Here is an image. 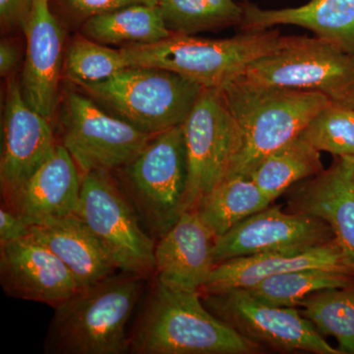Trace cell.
<instances>
[{
  "instance_id": "9",
  "label": "cell",
  "mask_w": 354,
  "mask_h": 354,
  "mask_svg": "<svg viewBox=\"0 0 354 354\" xmlns=\"http://www.w3.org/2000/svg\"><path fill=\"white\" fill-rule=\"evenodd\" d=\"M62 145L81 174L113 172L132 162L153 135L109 114L90 97L70 92L62 114Z\"/></svg>"
},
{
  "instance_id": "10",
  "label": "cell",
  "mask_w": 354,
  "mask_h": 354,
  "mask_svg": "<svg viewBox=\"0 0 354 354\" xmlns=\"http://www.w3.org/2000/svg\"><path fill=\"white\" fill-rule=\"evenodd\" d=\"M201 297L216 318L260 346L281 351L342 354L295 307L265 304L244 288L205 293Z\"/></svg>"
},
{
  "instance_id": "34",
  "label": "cell",
  "mask_w": 354,
  "mask_h": 354,
  "mask_svg": "<svg viewBox=\"0 0 354 354\" xmlns=\"http://www.w3.org/2000/svg\"><path fill=\"white\" fill-rule=\"evenodd\" d=\"M342 162L346 165V169L349 172V176L353 178L354 183V153L353 155L346 156V157L341 158Z\"/></svg>"
},
{
  "instance_id": "8",
  "label": "cell",
  "mask_w": 354,
  "mask_h": 354,
  "mask_svg": "<svg viewBox=\"0 0 354 354\" xmlns=\"http://www.w3.org/2000/svg\"><path fill=\"white\" fill-rule=\"evenodd\" d=\"M242 75L255 83L319 93L332 104L354 109L353 53L319 38L292 37Z\"/></svg>"
},
{
  "instance_id": "30",
  "label": "cell",
  "mask_w": 354,
  "mask_h": 354,
  "mask_svg": "<svg viewBox=\"0 0 354 354\" xmlns=\"http://www.w3.org/2000/svg\"><path fill=\"white\" fill-rule=\"evenodd\" d=\"M76 17L87 20L99 14L111 12L135 4L158 6V0H62Z\"/></svg>"
},
{
  "instance_id": "17",
  "label": "cell",
  "mask_w": 354,
  "mask_h": 354,
  "mask_svg": "<svg viewBox=\"0 0 354 354\" xmlns=\"http://www.w3.org/2000/svg\"><path fill=\"white\" fill-rule=\"evenodd\" d=\"M82 174L62 144L2 204L31 225L76 214Z\"/></svg>"
},
{
  "instance_id": "21",
  "label": "cell",
  "mask_w": 354,
  "mask_h": 354,
  "mask_svg": "<svg viewBox=\"0 0 354 354\" xmlns=\"http://www.w3.org/2000/svg\"><path fill=\"white\" fill-rule=\"evenodd\" d=\"M31 232L69 268L80 288L120 272L108 251L76 214L32 225Z\"/></svg>"
},
{
  "instance_id": "11",
  "label": "cell",
  "mask_w": 354,
  "mask_h": 354,
  "mask_svg": "<svg viewBox=\"0 0 354 354\" xmlns=\"http://www.w3.org/2000/svg\"><path fill=\"white\" fill-rule=\"evenodd\" d=\"M187 160L183 213L227 178L237 140V127L220 88L202 90L183 124Z\"/></svg>"
},
{
  "instance_id": "5",
  "label": "cell",
  "mask_w": 354,
  "mask_h": 354,
  "mask_svg": "<svg viewBox=\"0 0 354 354\" xmlns=\"http://www.w3.org/2000/svg\"><path fill=\"white\" fill-rule=\"evenodd\" d=\"M156 241L183 214L187 160L183 125L153 135L132 162L111 172Z\"/></svg>"
},
{
  "instance_id": "33",
  "label": "cell",
  "mask_w": 354,
  "mask_h": 354,
  "mask_svg": "<svg viewBox=\"0 0 354 354\" xmlns=\"http://www.w3.org/2000/svg\"><path fill=\"white\" fill-rule=\"evenodd\" d=\"M20 53L17 46L12 41H2L0 44V74L8 75L19 62Z\"/></svg>"
},
{
  "instance_id": "26",
  "label": "cell",
  "mask_w": 354,
  "mask_h": 354,
  "mask_svg": "<svg viewBox=\"0 0 354 354\" xmlns=\"http://www.w3.org/2000/svg\"><path fill=\"white\" fill-rule=\"evenodd\" d=\"M158 6L171 34L193 35L243 22V6L234 0H158Z\"/></svg>"
},
{
  "instance_id": "27",
  "label": "cell",
  "mask_w": 354,
  "mask_h": 354,
  "mask_svg": "<svg viewBox=\"0 0 354 354\" xmlns=\"http://www.w3.org/2000/svg\"><path fill=\"white\" fill-rule=\"evenodd\" d=\"M298 306L320 334L337 339L342 353L354 354V283L319 291Z\"/></svg>"
},
{
  "instance_id": "20",
  "label": "cell",
  "mask_w": 354,
  "mask_h": 354,
  "mask_svg": "<svg viewBox=\"0 0 354 354\" xmlns=\"http://www.w3.org/2000/svg\"><path fill=\"white\" fill-rule=\"evenodd\" d=\"M243 8V32L297 26L354 55V0H311L305 6L283 9H262L247 3Z\"/></svg>"
},
{
  "instance_id": "2",
  "label": "cell",
  "mask_w": 354,
  "mask_h": 354,
  "mask_svg": "<svg viewBox=\"0 0 354 354\" xmlns=\"http://www.w3.org/2000/svg\"><path fill=\"white\" fill-rule=\"evenodd\" d=\"M256 344L216 318L200 292L174 290L156 279L129 335L135 354H252Z\"/></svg>"
},
{
  "instance_id": "19",
  "label": "cell",
  "mask_w": 354,
  "mask_h": 354,
  "mask_svg": "<svg viewBox=\"0 0 354 354\" xmlns=\"http://www.w3.org/2000/svg\"><path fill=\"white\" fill-rule=\"evenodd\" d=\"M288 208L326 221L354 268V183L341 158L291 191Z\"/></svg>"
},
{
  "instance_id": "24",
  "label": "cell",
  "mask_w": 354,
  "mask_h": 354,
  "mask_svg": "<svg viewBox=\"0 0 354 354\" xmlns=\"http://www.w3.org/2000/svg\"><path fill=\"white\" fill-rule=\"evenodd\" d=\"M322 171L320 152L297 136L263 158L249 177L274 201L295 183Z\"/></svg>"
},
{
  "instance_id": "18",
  "label": "cell",
  "mask_w": 354,
  "mask_h": 354,
  "mask_svg": "<svg viewBox=\"0 0 354 354\" xmlns=\"http://www.w3.org/2000/svg\"><path fill=\"white\" fill-rule=\"evenodd\" d=\"M307 268L354 272L335 239L308 250L255 254L225 261L214 268L200 293L221 292L235 288L247 290L270 277Z\"/></svg>"
},
{
  "instance_id": "6",
  "label": "cell",
  "mask_w": 354,
  "mask_h": 354,
  "mask_svg": "<svg viewBox=\"0 0 354 354\" xmlns=\"http://www.w3.org/2000/svg\"><path fill=\"white\" fill-rule=\"evenodd\" d=\"M80 87L114 115L151 135L183 125L204 88L176 72L147 66L127 67Z\"/></svg>"
},
{
  "instance_id": "32",
  "label": "cell",
  "mask_w": 354,
  "mask_h": 354,
  "mask_svg": "<svg viewBox=\"0 0 354 354\" xmlns=\"http://www.w3.org/2000/svg\"><path fill=\"white\" fill-rule=\"evenodd\" d=\"M34 0H0L2 25L10 29H25L31 15Z\"/></svg>"
},
{
  "instance_id": "22",
  "label": "cell",
  "mask_w": 354,
  "mask_h": 354,
  "mask_svg": "<svg viewBox=\"0 0 354 354\" xmlns=\"http://www.w3.org/2000/svg\"><path fill=\"white\" fill-rule=\"evenodd\" d=\"M83 36L106 44H150L171 36L158 6L135 4L85 21Z\"/></svg>"
},
{
  "instance_id": "31",
  "label": "cell",
  "mask_w": 354,
  "mask_h": 354,
  "mask_svg": "<svg viewBox=\"0 0 354 354\" xmlns=\"http://www.w3.org/2000/svg\"><path fill=\"white\" fill-rule=\"evenodd\" d=\"M32 225L12 209L2 204L0 208V245L31 234Z\"/></svg>"
},
{
  "instance_id": "16",
  "label": "cell",
  "mask_w": 354,
  "mask_h": 354,
  "mask_svg": "<svg viewBox=\"0 0 354 354\" xmlns=\"http://www.w3.org/2000/svg\"><path fill=\"white\" fill-rule=\"evenodd\" d=\"M216 239L196 211L184 212L156 242V279L174 290L200 292L216 267Z\"/></svg>"
},
{
  "instance_id": "4",
  "label": "cell",
  "mask_w": 354,
  "mask_h": 354,
  "mask_svg": "<svg viewBox=\"0 0 354 354\" xmlns=\"http://www.w3.org/2000/svg\"><path fill=\"white\" fill-rule=\"evenodd\" d=\"M291 39L272 29L221 39L172 34L158 43L123 46L122 50L130 66L169 70L203 88H221L256 60L285 48Z\"/></svg>"
},
{
  "instance_id": "15",
  "label": "cell",
  "mask_w": 354,
  "mask_h": 354,
  "mask_svg": "<svg viewBox=\"0 0 354 354\" xmlns=\"http://www.w3.org/2000/svg\"><path fill=\"white\" fill-rule=\"evenodd\" d=\"M23 32L26 37L23 97L31 108L50 120L57 108L64 32L51 12L48 0H34Z\"/></svg>"
},
{
  "instance_id": "25",
  "label": "cell",
  "mask_w": 354,
  "mask_h": 354,
  "mask_svg": "<svg viewBox=\"0 0 354 354\" xmlns=\"http://www.w3.org/2000/svg\"><path fill=\"white\" fill-rule=\"evenodd\" d=\"M353 283L354 272L330 268H307L270 277L247 290L265 304L295 307L319 291L346 288Z\"/></svg>"
},
{
  "instance_id": "3",
  "label": "cell",
  "mask_w": 354,
  "mask_h": 354,
  "mask_svg": "<svg viewBox=\"0 0 354 354\" xmlns=\"http://www.w3.org/2000/svg\"><path fill=\"white\" fill-rule=\"evenodd\" d=\"M147 279L120 272L81 288L55 307L44 351L48 354L129 353L127 326Z\"/></svg>"
},
{
  "instance_id": "12",
  "label": "cell",
  "mask_w": 354,
  "mask_h": 354,
  "mask_svg": "<svg viewBox=\"0 0 354 354\" xmlns=\"http://www.w3.org/2000/svg\"><path fill=\"white\" fill-rule=\"evenodd\" d=\"M335 239L326 221L305 213L268 207L216 239L215 265L255 254L305 251Z\"/></svg>"
},
{
  "instance_id": "7",
  "label": "cell",
  "mask_w": 354,
  "mask_h": 354,
  "mask_svg": "<svg viewBox=\"0 0 354 354\" xmlns=\"http://www.w3.org/2000/svg\"><path fill=\"white\" fill-rule=\"evenodd\" d=\"M76 215L90 228L120 272L147 279L155 276L156 241L111 172L83 174Z\"/></svg>"
},
{
  "instance_id": "14",
  "label": "cell",
  "mask_w": 354,
  "mask_h": 354,
  "mask_svg": "<svg viewBox=\"0 0 354 354\" xmlns=\"http://www.w3.org/2000/svg\"><path fill=\"white\" fill-rule=\"evenodd\" d=\"M57 145L50 120L27 104L19 84L9 81L2 118V199L23 185Z\"/></svg>"
},
{
  "instance_id": "29",
  "label": "cell",
  "mask_w": 354,
  "mask_h": 354,
  "mask_svg": "<svg viewBox=\"0 0 354 354\" xmlns=\"http://www.w3.org/2000/svg\"><path fill=\"white\" fill-rule=\"evenodd\" d=\"M299 136L319 152L337 158L354 153V109L328 104L315 114Z\"/></svg>"
},
{
  "instance_id": "28",
  "label": "cell",
  "mask_w": 354,
  "mask_h": 354,
  "mask_svg": "<svg viewBox=\"0 0 354 354\" xmlns=\"http://www.w3.org/2000/svg\"><path fill=\"white\" fill-rule=\"evenodd\" d=\"M127 67L122 48L114 50L85 36L72 41L65 62L67 75L79 86L101 82Z\"/></svg>"
},
{
  "instance_id": "13",
  "label": "cell",
  "mask_w": 354,
  "mask_h": 354,
  "mask_svg": "<svg viewBox=\"0 0 354 354\" xmlns=\"http://www.w3.org/2000/svg\"><path fill=\"white\" fill-rule=\"evenodd\" d=\"M0 285L8 297L53 308L81 290L69 268L32 232L0 245Z\"/></svg>"
},
{
  "instance_id": "1",
  "label": "cell",
  "mask_w": 354,
  "mask_h": 354,
  "mask_svg": "<svg viewBox=\"0 0 354 354\" xmlns=\"http://www.w3.org/2000/svg\"><path fill=\"white\" fill-rule=\"evenodd\" d=\"M220 90L237 127L227 178L250 176L263 158L299 136L330 104L319 93L255 83L243 75Z\"/></svg>"
},
{
  "instance_id": "23",
  "label": "cell",
  "mask_w": 354,
  "mask_h": 354,
  "mask_svg": "<svg viewBox=\"0 0 354 354\" xmlns=\"http://www.w3.org/2000/svg\"><path fill=\"white\" fill-rule=\"evenodd\" d=\"M274 202L250 177L225 179L198 204V216L216 239Z\"/></svg>"
}]
</instances>
